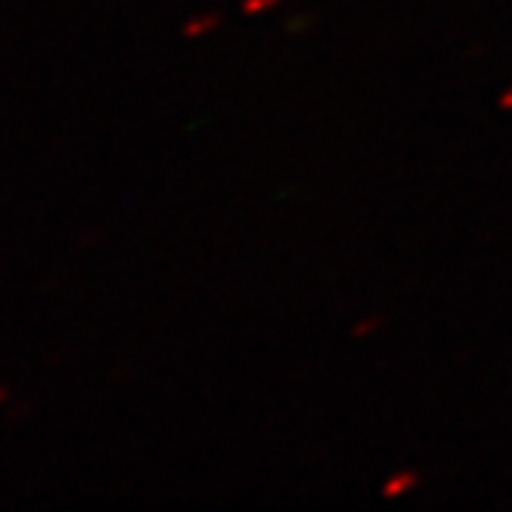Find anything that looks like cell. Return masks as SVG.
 <instances>
[{"mask_svg": "<svg viewBox=\"0 0 512 512\" xmlns=\"http://www.w3.org/2000/svg\"><path fill=\"white\" fill-rule=\"evenodd\" d=\"M416 484H419V476H416L413 470H402L399 476H393L387 484H384L382 495L384 498H399V495L410 493Z\"/></svg>", "mask_w": 512, "mask_h": 512, "instance_id": "1", "label": "cell"}, {"mask_svg": "<svg viewBox=\"0 0 512 512\" xmlns=\"http://www.w3.org/2000/svg\"><path fill=\"white\" fill-rule=\"evenodd\" d=\"M220 26V15H202V18H191L183 26V35L185 37H202L208 35L211 29H217Z\"/></svg>", "mask_w": 512, "mask_h": 512, "instance_id": "2", "label": "cell"}, {"mask_svg": "<svg viewBox=\"0 0 512 512\" xmlns=\"http://www.w3.org/2000/svg\"><path fill=\"white\" fill-rule=\"evenodd\" d=\"M276 3H279V0H242V9H245V15H256V12L271 9Z\"/></svg>", "mask_w": 512, "mask_h": 512, "instance_id": "3", "label": "cell"}, {"mask_svg": "<svg viewBox=\"0 0 512 512\" xmlns=\"http://www.w3.org/2000/svg\"><path fill=\"white\" fill-rule=\"evenodd\" d=\"M379 325H382V319H367L362 325H356L353 336H367V333H373V328H379Z\"/></svg>", "mask_w": 512, "mask_h": 512, "instance_id": "4", "label": "cell"}, {"mask_svg": "<svg viewBox=\"0 0 512 512\" xmlns=\"http://www.w3.org/2000/svg\"><path fill=\"white\" fill-rule=\"evenodd\" d=\"M498 106H501L504 111L512 109V89H507V92H504V97H501V103H498Z\"/></svg>", "mask_w": 512, "mask_h": 512, "instance_id": "5", "label": "cell"}, {"mask_svg": "<svg viewBox=\"0 0 512 512\" xmlns=\"http://www.w3.org/2000/svg\"><path fill=\"white\" fill-rule=\"evenodd\" d=\"M9 399V390L6 387H0V402H6Z\"/></svg>", "mask_w": 512, "mask_h": 512, "instance_id": "6", "label": "cell"}]
</instances>
